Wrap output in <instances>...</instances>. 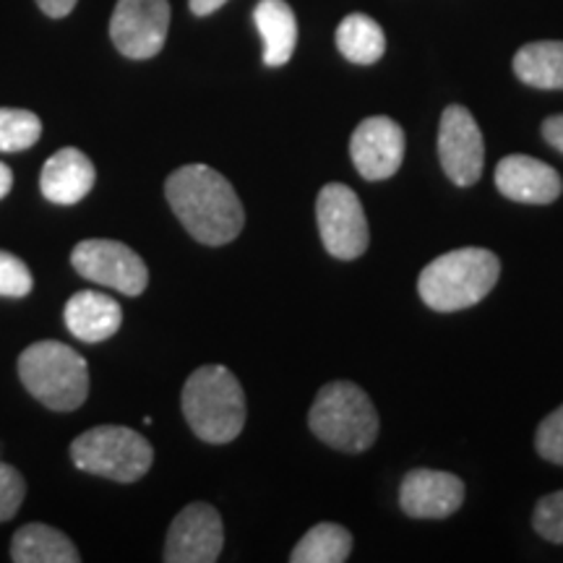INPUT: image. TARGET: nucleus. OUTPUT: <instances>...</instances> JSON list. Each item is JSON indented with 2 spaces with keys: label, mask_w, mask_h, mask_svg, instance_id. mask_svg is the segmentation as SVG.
<instances>
[{
  "label": "nucleus",
  "mask_w": 563,
  "mask_h": 563,
  "mask_svg": "<svg viewBox=\"0 0 563 563\" xmlns=\"http://www.w3.org/2000/svg\"><path fill=\"white\" fill-rule=\"evenodd\" d=\"M165 196L183 228L203 245H224L241 235L243 203L222 173L207 165H186L165 183Z\"/></svg>",
  "instance_id": "1"
},
{
  "label": "nucleus",
  "mask_w": 563,
  "mask_h": 563,
  "mask_svg": "<svg viewBox=\"0 0 563 563\" xmlns=\"http://www.w3.org/2000/svg\"><path fill=\"white\" fill-rule=\"evenodd\" d=\"M501 277V262L488 249H456L420 272L418 292L433 311L454 313L481 302Z\"/></svg>",
  "instance_id": "2"
},
{
  "label": "nucleus",
  "mask_w": 563,
  "mask_h": 563,
  "mask_svg": "<svg viewBox=\"0 0 563 563\" xmlns=\"http://www.w3.org/2000/svg\"><path fill=\"white\" fill-rule=\"evenodd\" d=\"M183 415L207 443H230L245 426V394L224 365H201L183 386Z\"/></svg>",
  "instance_id": "3"
},
{
  "label": "nucleus",
  "mask_w": 563,
  "mask_h": 563,
  "mask_svg": "<svg viewBox=\"0 0 563 563\" xmlns=\"http://www.w3.org/2000/svg\"><path fill=\"white\" fill-rule=\"evenodd\" d=\"M19 376L37 402L55 412H74L89 397V365L68 344L45 340L21 352Z\"/></svg>",
  "instance_id": "4"
},
{
  "label": "nucleus",
  "mask_w": 563,
  "mask_h": 563,
  "mask_svg": "<svg viewBox=\"0 0 563 563\" xmlns=\"http://www.w3.org/2000/svg\"><path fill=\"white\" fill-rule=\"evenodd\" d=\"M313 435L340 452L361 454L378 435V412L361 386L350 382L327 384L308 415Z\"/></svg>",
  "instance_id": "5"
},
{
  "label": "nucleus",
  "mask_w": 563,
  "mask_h": 563,
  "mask_svg": "<svg viewBox=\"0 0 563 563\" xmlns=\"http://www.w3.org/2000/svg\"><path fill=\"white\" fill-rule=\"evenodd\" d=\"M70 460L89 475L115 483H136L150 473L154 449L133 428L97 426L70 443Z\"/></svg>",
  "instance_id": "6"
},
{
  "label": "nucleus",
  "mask_w": 563,
  "mask_h": 563,
  "mask_svg": "<svg viewBox=\"0 0 563 563\" xmlns=\"http://www.w3.org/2000/svg\"><path fill=\"white\" fill-rule=\"evenodd\" d=\"M316 220L323 249L340 262H352L368 249V220L357 194L344 183H329L316 199Z\"/></svg>",
  "instance_id": "7"
},
{
  "label": "nucleus",
  "mask_w": 563,
  "mask_h": 563,
  "mask_svg": "<svg viewBox=\"0 0 563 563\" xmlns=\"http://www.w3.org/2000/svg\"><path fill=\"white\" fill-rule=\"evenodd\" d=\"M70 264L84 279L136 298L150 285V269L144 258L125 243L118 241H81L70 253Z\"/></svg>",
  "instance_id": "8"
},
{
  "label": "nucleus",
  "mask_w": 563,
  "mask_h": 563,
  "mask_svg": "<svg viewBox=\"0 0 563 563\" xmlns=\"http://www.w3.org/2000/svg\"><path fill=\"white\" fill-rule=\"evenodd\" d=\"M167 30H170L167 0H118L110 19L112 45L131 60L154 58L165 47Z\"/></svg>",
  "instance_id": "9"
},
{
  "label": "nucleus",
  "mask_w": 563,
  "mask_h": 563,
  "mask_svg": "<svg viewBox=\"0 0 563 563\" xmlns=\"http://www.w3.org/2000/svg\"><path fill=\"white\" fill-rule=\"evenodd\" d=\"M439 157L443 173L454 186H475L485 165V141L473 112L462 104H449L441 115Z\"/></svg>",
  "instance_id": "10"
},
{
  "label": "nucleus",
  "mask_w": 563,
  "mask_h": 563,
  "mask_svg": "<svg viewBox=\"0 0 563 563\" xmlns=\"http://www.w3.org/2000/svg\"><path fill=\"white\" fill-rule=\"evenodd\" d=\"M224 545L222 517L214 506L191 504L173 519L165 540L167 563H214Z\"/></svg>",
  "instance_id": "11"
},
{
  "label": "nucleus",
  "mask_w": 563,
  "mask_h": 563,
  "mask_svg": "<svg viewBox=\"0 0 563 563\" xmlns=\"http://www.w3.org/2000/svg\"><path fill=\"white\" fill-rule=\"evenodd\" d=\"M350 157L365 180H386L402 167L405 131L386 115H373L350 139Z\"/></svg>",
  "instance_id": "12"
},
{
  "label": "nucleus",
  "mask_w": 563,
  "mask_h": 563,
  "mask_svg": "<svg viewBox=\"0 0 563 563\" xmlns=\"http://www.w3.org/2000/svg\"><path fill=\"white\" fill-rule=\"evenodd\" d=\"M464 504V483L452 473L412 470L399 488V506L412 519H446Z\"/></svg>",
  "instance_id": "13"
},
{
  "label": "nucleus",
  "mask_w": 563,
  "mask_h": 563,
  "mask_svg": "<svg viewBox=\"0 0 563 563\" xmlns=\"http://www.w3.org/2000/svg\"><path fill=\"white\" fill-rule=\"evenodd\" d=\"M496 188L506 199L519 203H553L563 191V183L545 162L527 154H509L496 167Z\"/></svg>",
  "instance_id": "14"
},
{
  "label": "nucleus",
  "mask_w": 563,
  "mask_h": 563,
  "mask_svg": "<svg viewBox=\"0 0 563 563\" xmlns=\"http://www.w3.org/2000/svg\"><path fill=\"white\" fill-rule=\"evenodd\" d=\"M97 170L87 154L66 146L45 162L40 173V191L53 203H79L95 188Z\"/></svg>",
  "instance_id": "15"
},
{
  "label": "nucleus",
  "mask_w": 563,
  "mask_h": 563,
  "mask_svg": "<svg viewBox=\"0 0 563 563\" xmlns=\"http://www.w3.org/2000/svg\"><path fill=\"white\" fill-rule=\"evenodd\" d=\"M66 327L76 340L87 344H100L110 340L121 329L123 311L121 302L97 290H81L66 302Z\"/></svg>",
  "instance_id": "16"
},
{
  "label": "nucleus",
  "mask_w": 563,
  "mask_h": 563,
  "mask_svg": "<svg viewBox=\"0 0 563 563\" xmlns=\"http://www.w3.org/2000/svg\"><path fill=\"white\" fill-rule=\"evenodd\" d=\"M253 21L264 40V66H285L298 45V21L290 5L285 0H258Z\"/></svg>",
  "instance_id": "17"
},
{
  "label": "nucleus",
  "mask_w": 563,
  "mask_h": 563,
  "mask_svg": "<svg viewBox=\"0 0 563 563\" xmlns=\"http://www.w3.org/2000/svg\"><path fill=\"white\" fill-rule=\"evenodd\" d=\"M11 559L16 563H79L81 555L55 527L26 525L13 534Z\"/></svg>",
  "instance_id": "18"
},
{
  "label": "nucleus",
  "mask_w": 563,
  "mask_h": 563,
  "mask_svg": "<svg viewBox=\"0 0 563 563\" xmlns=\"http://www.w3.org/2000/svg\"><path fill=\"white\" fill-rule=\"evenodd\" d=\"M517 79L534 89H563V42H530L514 55Z\"/></svg>",
  "instance_id": "19"
},
{
  "label": "nucleus",
  "mask_w": 563,
  "mask_h": 563,
  "mask_svg": "<svg viewBox=\"0 0 563 563\" xmlns=\"http://www.w3.org/2000/svg\"><path fill=\"white\" fill-rule=\"evenodd\" d=\"M336 47L350 63L357 66H373L384 58L386 37L378 21L365 13H350L347 19L336 26Z\"/></svg>",
  "instance_id": "20"
},
{
  "label": "nucleus",
  "mask_w": 563,
  "mask_h": 563,
  "mask_svg": "<svg viewBox=\"0 0 563 563\" xmlns=\"http://www.w3.org/2000/svg\"><path fill=\"white\" fill-rule=\"evenodd\" d=\"M352 534L342 525L321 522L306 532V538L290 553L292 563H342L350 559Z\"/></svg>",
  "instance_id": "21"
},
{
  "label": "nucleus",
  "mask_w": 563,
  "mask_h": 563,
  "mask_svg": "<svg viewBox=\"0 0 563 563\" xmlns=\"http://www.w3.org/2000/svg\"><path fill=\"white\" fill-rule=\"evenodd\" d=\"M42 136V121L32 110L0 108V152H24Z\"/></svg>",
  "instance_id": "22"
},
{
  "label": "nucleus",
  "mask_w": 563,
  "mask_h": 563,
  "mask_svg": "<svg viewBox=\"0 0 563 563\" xmlns=\"http://www.w3.org/2000/svg\"><path fill=\"white\" fill-rule=\"evenodd\" d=\"M532 527L540 538L563 543V490L540 498L532 514Z\"/></svg>",
  "instance_id": "23"
},
{
  "label": "nucleus",
  "mask_w": 563,
  "mask_h": 563,
  "mask_svg": "<svg viewBox=\"0 0 563 563\" xmlns=\"http://www.w3.org/2000/svg\"><path fill=\"white\" fill-rule=\"evenodd\" d=\"M32 272L13 253L0 251V298H26L32 292Z\"/></svg>",
  "instance_id": "24"
},
{
  "label": "nucleus",
  "mask_w": 563,
  "mask_h": 563,
  "mask_svg": "<svg viewBox=\"0 0 563 563\" xmlns=\"http://www.w3.org/2000/svg\"><path fill=\"white\" fill-rule=\"evenodd\" d=\"M534 449L543 460L563 464V405L540 422L538 433H534Z\"/></svg>",
  "instance_id": "25"
},
{
  "label": "nucleus",
  "mask_w": 563,
  "mask_h": 563,
  "mask_svg": "<svg viewBox=\"0 0 563 563\" xmlns=\"http://www.w3.org/2000/svg\"><path fill=\"white\" fill-rule=\"evenodd\" d=\"M26 496V483L21 477L19 470H13L11 464L0 462V525L9 522L21 509Z\"/></svg>",
  "instance_id": "26"
},
{
  "label": "nucleus",
  "mask_w": 563,
  "mask_h": 563,
  "mask_svg": "<svg viewBox=\"0 0 563 563\" xmlns=\"http://www.w3.org/2000/svg\"><path fill=\"white\" fill-rule=\"evenodd\" d=\"M543 136L555 152L563 154V115H553L543 123Z\"/></svg>",
  "instance_id": "27"
},
{
  "label": "nucleus",
  "mask_w": 563,
  "mask_h": 563,
  "mask_svg": "<svg viewBox=\"0 0 563 563\" xmlns=\"http://www.w3.org/2000/svg\"><path fill=\"white\" fill-rule=\"evenodd\" d=\"M76 3H79V0H37L42 13H47L51 19L68 16V13L76 9Z\"/></svg>",
  "instance_id": "28"
},
{
  "label": "nucleus",
  "mask_w": 563,
  "mask_h": 563,
  "mask_svg": "<svg viewBox=\"0 0 563 563\" xmlns=\"http://www.w3.org/2000/svg\"><path fill=\"white\" fill-rule=\"evenodd\" d=\"M188 3H191V11L196 16H209V13L220 11L228 0H188Z\"/></svg>",
  "instance_id": "29"
},
{
  "label": "nucleus",
  "mask_w": 563,
  "mask_h": 563,
  "mask_svg": "<svg viewBox=\"0 0 563 563\" xmlns=\"http://www.w3.org/2000/svg\"><path fill=\"white\" fill-rule=\"evenodd\" d=\"M11 186H13V173H11V167L0 162V199H5V196H9Z\"/></svg>",
  "instance_id": "30"
}]
</instances>
